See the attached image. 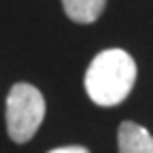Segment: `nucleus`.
<instances>
[{
	"instance_id": "f257e3e1",
	"label": "nucleus",
	"mask_w": 153,
	"mask_h": 153,
	"mask_svg": "<svg viewBox=\"0 0 153 153\" xmlns=\"http://www.w3.org/2000/svg\"><path fill=\"white\" fill-rule=\"evenodd\" d=\"M136 83V62L123 49H104L85 72V91L98 106H115Z\"/></svg>"
},
{
	"instance_id": "20e7f679",
	"label": "nucleus",
	"mask_w": 153,
	"mask_h": 153,
	"mask_svg": "<svg viewBox=\"0 0 153 153\" xmlns=\"http://www.w3.org/2000/svg\"><path fill=\"white\" fill-rule=\"evenodd\" d=\"M64 13L76 24H94L106 7V0H62Z\"/></svg>"
},
{
	"instance_id": "39448f33",
	"label": "nucleus",
	"mask_w": 153,
	"mask_h": 153,
	"mask_svg": "<svg viewBox=\"0 0 153 153\" xmlns=\"http://www.w3.org/2000/svg\"><path fill=\"white\" fill-rule=\"evenodd\" d=\"M49 153H89L85 147H60V149H53Z\"/></svg>"
},
{
	"instance_id": "f03ea898",
	"label": "nucleus",
	"mask_w": 153,
	"mask_h": 153,
	"mask_svg": "<svg viewBox=\"0 0 153 153\" xmlns=\"http://www.w3.org/2000/svg\"><path fill=\"white\" fill-rule=\"evenodd\" d=\"M45 117V98L34 85L17 83L7 96V130L15 143H28Z\"/></svg>"
},
{
	"instance_id": "7ed1b4c3",
	"label": "nucleus",
	"mask_w": 153,
	"mask_h": 153,
	"mask_svg": "<svg viewBox=\"0 0 153 153\" xmlns=\"http://www.w3.org/2000/svg\"><path fill=\"white\" fill-rule=\"evenodd\" d=\"M117 145L119 153H153V136L147 128L134 121H123L119 126Z\"/></svg>"
}]
</instances>
